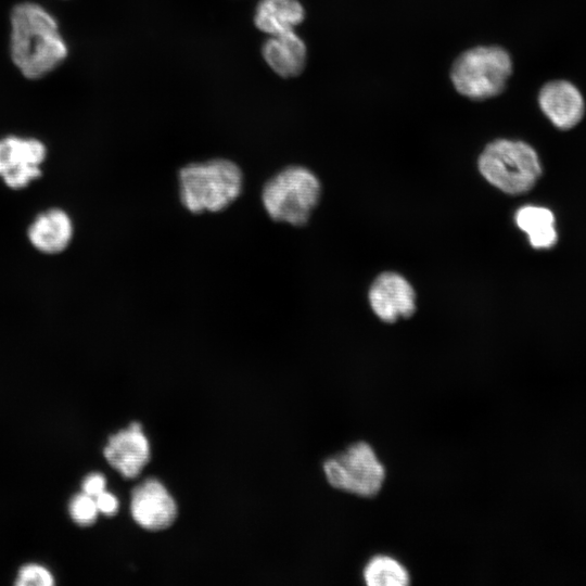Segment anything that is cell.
I'll return each mask as SVG.
<instances>
[{
	"label": "cell",
	"instance_id": "6da1fadb",
	"mask_svg": "<svg viewBox=\"0 0 586 586\" xmlns=\"http://www.w3.org/2000/svg\"><path fill=\"white\" fill-rule=\"evenodd\" d=\"M11 58L29 79H38L65 60L67 47L56 21L33 2L16 4L11 12Z\"/></svg>",
	"mask_w": 586,
	"mask_h": 586
},
{
	"label": "cell",
	"instance_id": "7a4b0ae2",
	"mask_svg": "<svg viewBox=\"0 0 586 586\" xmlns=\"http://www.w3.org/2000/svg\"><path fill=\"white\" fill-rule=\"evenodd\" d=\"M179 196L191 213L220 212L233 203L243 188V173L232 161L213 158L179 169Z\"/></svg>",
	"mask_w": 586,
	"mask_h": 586
},
{
	"label": "cell",
	"instance_id": "3957f363",
	"mask_svg": "<svg viewBox=\"0 0 586 586\" xmlns=\"http://www.w3.org/2000/svg\"><path fill=\"white\" fill-rule=\"evenodd\" d=\"M512 72V58L505 48L476 46L457 56L450 68V80L462 97L483 101L502 93Z\"/></svg>",
	"mask_w": 586,
	"mask_h": 586
},
{
	"label": "cell",
	"instance_id": "277c9868",
	"mask_svg": "<svg viewBox=\"0 0 586 586\" xmlns=\"http://www.w3.org/2000/svg\"><path fill=\"white\" fill-rule=\"evenodd\" d=\"M320 193V182L309 169L288 166L264 184L262 202L272 220L303 226L317 206Z\"/></svg>",
	"mask_w": 586,
	"mask_h": 586
},
{
	"label": "cell",
	"instance_id": "5b68a950",
	"mask_svg": "<svg viewBox=\"0 0 586 586\" xmlns=\"http://www.w3.org/2000/svg\"><path fill=\"white\" fill-rule=\"evenodd\" d=\"M479 168L489 183L509 194L527 192L542 174L536 151L526 142L510 139L488 143L480 155Z\"/></svg>",
	"mask_w": 586,
	"mask_h": 586
},
{
	"label": "cell",
	"instance_id": "8992f818",
	"mask_svg": "<svg viewBox=\"0 0 586 586\" xmlns=\"http://www.w3.org/2000/svg\"><path fill=\"white\" fill-rule=\"evenodd\" d=\"M323 471L332 487L362 497L378 494L385 476L382 462L365 442L354 443L327 459Z\"/></svg>",
	"mask_w": 586,
	"mask_h": 586
},
{
	"label": "cell",
	"instance_id": "52a82bcc",
	"mask_svg": "<svg viewBox=\"0 0 586 586\" xmlns=\"http://www.w3.org/2000/svg\"><path fill=\"white\" fill-rule=\"evenodd\" d=\"M44 144L34 138L9 136L0 139V176L5 184L18 190L41 176Z\"/></svg>",
	"mask_w": 586,
	"mask_h": 586
},
{
	"label": "cell",
	"instance_id": "ba28073f",
	"mask_svg": "<svg viewBox=\"0 0 586 586\" xmlns=\"http://www.w3.org/2000/svg\"><path fill=\"white\" fill-rule=\"evenodd\" d=\"M537 102L543 114L561 130L571 129L579 124L586 110L581 90L565 79L546 82L538 91Z\"/></svg>",
	"mask_w": 586,
	"mask_h": 586
},
{
	"label": "cell",
	"instance_id": "9c48e42d",
	"mask_svg": "<svg viewBox=\"0 0 586 586\" xmlns=\"http://www.w3.org/2000/svg\"><path fill=\"white\" fill-rule=\"evenodd\" d=\"M130 510L133 520L150 531L168 527L177 517L174 498L165 486L154 479H149L133 488Z\"/></svg>",
	"mask_w": 586,
	"mask_h": 586
},
{
	"label": "cell",
	"instance_id": "30bf717a",
	"mask_svg": "<svg viewBox=\"0 0 586 586\" xmlns=\"http://www.w3.org/2000/svg\"><path fill=\"white\" fill-rule=\"evenodd\" d=\"M374 314L385 322L408 318L416 310V294L410 283L395 272L381 273L369 290Z\"/></svg>",
	"mask_w": 586,
	"mask_h": 586
},
{
	"label": "cell",
	"instance_id": "8fae6325",
	"mask_svg": "<svg viewBox=\"0 0 586 586\" xmlns=\"http://www.w3.org/2000/svg\"><path fill=\"white\" fill-rule=\"evenodd\" d=\"M103 453L123 476L136 477L150 460V446L141 424L132 422L128 429L111 435Z\"/></svg>",
	"mask_w": 586,
	"mask_h": 586
},
{
	"label": "cell",
	"instance_id": "7c38bea8",
	"mask_svg": "<svg viewBox=\"0 0 586 586\" xmlns=\"http://www.w3.org/2000/svg\"><path fill=\"white\" fill-rule=\"evenodd\" d=\"M260 51L266 64L282 78H294L306 66L307 48L295 29L269 35Z\"/></svg>",
	"mask_w": 586,
	"mask_h": 586
},
{
	"label": "cell",
	"instance_id": "4fadbf2b",
	"mask_svg": "<svg viewBox=\"0 0 586 586\" xmlns=\"http://www.w3.org/2000/svg\"><path fill=\"white\" fill-rule=\"evenodd\" d=\"M73 235V224L68 215L52 208L37 216L28 229L31 244L47 254L64 251Z\"/></svg>",
	"mask_w": 586,
	"mask_h": 586
},
{
	"label": "cell",
	"instance_id": "5bb4252c",
	"mask_svg": "<svg viewBox=\"0 0 586 586\" xmlns=\"http://www.w3.org/2000/svg\"><path fill=\"white\" fill-rule=\"evenodd\" d=\"M305 9L298 0H259L254 13L255 27L267 34L293 30L305 20Z\"/></svg>",
	"mask_w": 586,
	"mask_h": 586
},
{
	"label": "cell",
	"instance_id": "9a60e30c",
	"mask_svg": "<svg viewBox=\"0 0 586 586\" xmlns=\"http://www.w3.org/2000/svg\"><path fill=\"white\" fill-rule=\"evenodd\" d=\"M515 221L527 235L533 247L549 249L557 242L555 217L552 213L539 206H524L515 216Z\"/></svg>",
	"mask_w": 586,
	"mask_h": 586
},
{
	"label": "cell",
	"instance_id": "2e32d148",
	"mask_svg": "<svg viewBox=\"0 0 586 586\" xmlns=\"http://www.w3.org/2000/svg\"><path fill=\"white\" fill-rule=\"evenodd\" d=\"M362 576L368 586H406L410 579L399 561L384 555L371 558L365 565Z\"/></svg>",
	"mask_w": 586,
	"mask_h": 586
},
{
	"label": "cell",
	"instance_id": "e0dca14e",
	"mask_svg": "<svg viewBox=\"0 0 586 586\" xmlns=\"http://www.w3.org/2000/svg\"><path fill=\"white\" fill-rule=\"evenodd\" d=\"M68 510L72 519L79 525L94 523L99 512L94 498L85 493L72 498Z\"/></svg>",
	"mask_w": 586,
	"mask_h": 586
},
{
	"label": "cell",
	"instance_id": "ac0fdd59",
	"mask_svg": "<svg viewBox=\"0 0 586 586\" xmlns=\"http://www.w3.org/2000/svg\"><path fill=\"white\" fill-rule=\"evenodd\" d=\"M54 584L52 574L43 566L38 564H26L18 571V577L15 585L28 586H51Z\"/></svg>",
	"mask_w": 586,
	"mask_h": 586
},
{
	"label": "cell",
	"instance_id": "d6986e66",
	"mask_svg": "<svg viewBox=\"0 0 586 586\" xmlns=\"http://www.w3.org/2000/svg\"><path fill=\"white\" fill-rule=\"evenodd\" d=\"M106 481L101 473H91L82 482V492L95 498L105 491Z\"/></svg>",
	"mask_w": 586,
	"mask_h": 586
},
{
	"label": "cell",
	"instance_id": "ffe728a7",
	"mask_svg": "<svg viewBox=\"0 0 586 586\" xmlns=\"http://www.w3.org/2000/svg\"><path fill=\"white\" fill-rule=\"evenodd\" d=\"M94 500L98 510L106 515H114L118 510L117 498L109 492H102L94 498Z\"/></svg>",
	"mask_w": 586,
	"mask_h": 586
}]
</instances>
